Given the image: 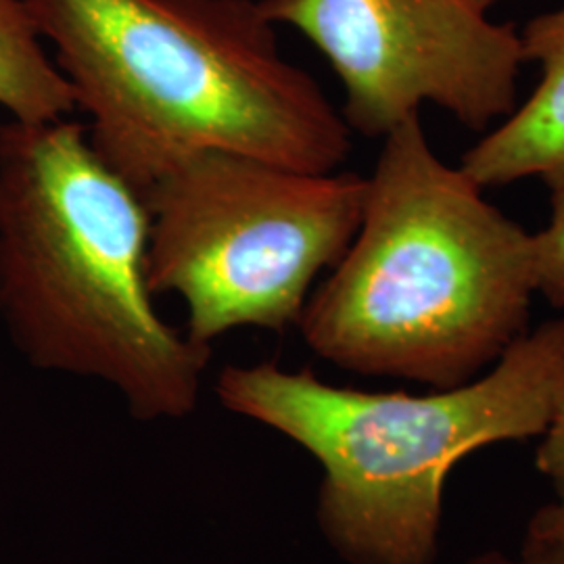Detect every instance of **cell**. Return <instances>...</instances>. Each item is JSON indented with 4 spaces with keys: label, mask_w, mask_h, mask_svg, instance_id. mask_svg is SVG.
<instances>
[{
    "label": "cell",
    "mask_w": 564,
    "mask_h": 564,
    "mask_svg": "<svg viewBox=\"0 0 564 564\" xmlns=\"http://www.w3.org/2000/svg\"><path fill=\"white\" fill-rule=\"evenodd\" d=\"M102 162L144 193L205 151L337 172L351 130L262 0H25Z\"/></svg>",
    "instance_id": "obj_1"
},
{
    "label": "cell",
    "mask_w": 564,
    "mask_h": 564,
    "mask_svg": "<svg viewBox=\"0 0 564 564\" xmlns=\"http://www.w3.org/2000/svg\"><path fill=\"white\" fill-rule=\"evenodd\" d=\"M0 323L25 362L111 387L141 423L195 414L212 347L149 286V209L69 118L0 123Z\"/></svg>",
    "instance_id": "obj_2"
},
{
    "label": "cell",
    "mask_w": 564,
    "mask_h": 564,
    "mask_svg": "<svg viewBox=\"0 0 564 564\" xmlns=\"http://www.w3.org/2000/svg\"><path fill=\"white\" fill-rule=\"evenodd\" d=\"M381 141L360 228L297 328L341 370L435 389L470 383L527 333L535 232L435 153L421 116Z\"/></svg>",
    "instance_id": "obj_3"
},
{
    "label": "cell",
    "mask_w": 564,
    "mask_h": 564,
    "mask_svg": "<svg viewBox=\"0 0 564 564\" xmlns=\"http://www.w3.org/2000/svg\"><path fill=\"white\" fill-rule=\"evenodd\" d=\"M216 395L321 463L316 521L345 563L435 564L454 464L544 435L558 414L564 318L527 330L484 377L429 395L337 387L272 362L224 366Z\"/></svg>",
    "instance_id": "obj_4"
},
{
    "label": "cell",
    "mask_w": 564,
    "mask_h": 564,
    "mask_svg": "<svg viewBox=\"0 0 564 564\" xmlns=\"http://www.w3.org/2000/svg\"><path fill=\"white\" fill-rule=\"evenodd\" d=\"M142 197L149 286L178 295L186 335L212 347L237 328H297L314 282L360 228L366 176L205 151L170 167Z\"/></svg>",
    "instance_id": "obj_5"
},
{
    "label": "cell",
    "mask_w": 564,
    "mask_h": 564,
    "mask_svg": "<svg viewBox=\"0 0 564 564\" xmlns=\"http://www.w3.org/2000/svg\"><path fill=\"white\" fill-rule=\"evenodd\" d=\"M276 25L312 42L343 88L351 132L384 139L426 102L468 130L519 105L521 34L466 0H262Z\"/></svg>",
    "instance_id": "obj_6"
},
{
    "label": "cell",
    "mask_w": 564,
    "mask_h": 564,
    "mask_svg": "<svg viewBox=\"0 0 564 564\" xmlns=\"http://www.w3.org/2000/svg\"><path fill=\"white\" fill-rule=\"evenodd\" d=\"M519 34L524 63L540 65V82L458 163L481 188L527 178L547 188L564 182V7L527 21Z\"/></svg>",
    "instance_id": "obj_7"
},
{
    "label": "cell",
    "mask_w": 564,
    "mask_h": 564,
    "mask_svg": "<svg viewBox=\"0 0 564 564\" xmlns=\"http://www.w3.org/2000/svg\"><path fill=\"white\" fill-rule=\"evenodd\" d=\"M0 109L9 120L55 121L76 111L25 0H0Z\"/></svg>",
    "instance_id": "obj_8"
},
{
    "label": "cell",
    "mask_w": 564,
    "mask_h": 564,
    "mask_svg": "<svg viewBox=\"0 0 564 564\" xmlns=\"http://www.w3.org/2000/svg\"><path fill=\"white\" fill-rule=\"evenodd\" d=\"M538 293L564 307V182L550 188V220L535 232Z\"/></svg>",
    "instance_id": "obj_9"
},
{
    "label": "cell",
    "mask_w": 564,
    "mask_h": 564,
    "mask_svg": "<svg viewBox=\"0 0 564 564\" xmlns=\"http://www.w3.org/2000/svg\"><path fill=\"white\" fill-rule=\"evenodd\" d=\"M558 498L540 508L527 531V542L545 545L564 558V484L556 485Z\"/></svg>",
    "instance_id": "obj_10"
},
{
    "label": "cell",
    "mask_w": 564,
    "mask_h": 564,
    "mask_svg": "<svg viewBox=\"0 0 564 564\" xmlns=\"http://www.w3.org/2000/svg\"><path fill=\"white\" fill-rule=\"evenodd\" d=\"M538 468L556 485L564 484V403L545 429L544 442L538 449Z\"/></svg>",
    "instance_id": "obj_11"
},
{
    "label": "cell",
    "mask_w": 564,
    "mask_h": 564,
    "mask_svg": "<svg viewBox=\"0 0 564 564\" xmlns=\"http://www.w3.org/2000/svg\"><path fill=\"white\" fill-rule=\"evenodd\" d=\"M468 564H564V558L558 552H554L545 545L524 542L521 558H510L502 552H485Z\"/></svg>",
    "instance_id": "obj_12"
},
{
    "label": "cell",
    "mask_w": 564,
    "mask_h": 564,
    "mask_svg": "<svg viewBox=\"0 0 564 564\" xmlns=\"http://www.w3.org/2000/svg\"><path fill=\"white\" fill-rule=\"evenodd\" d=\"M466 2H470L473 7H477L479 11H484V13H487L496 2H500V0H466Z\"/></svg>",
    "instance_id": "obj_13"
}]
</instances>
